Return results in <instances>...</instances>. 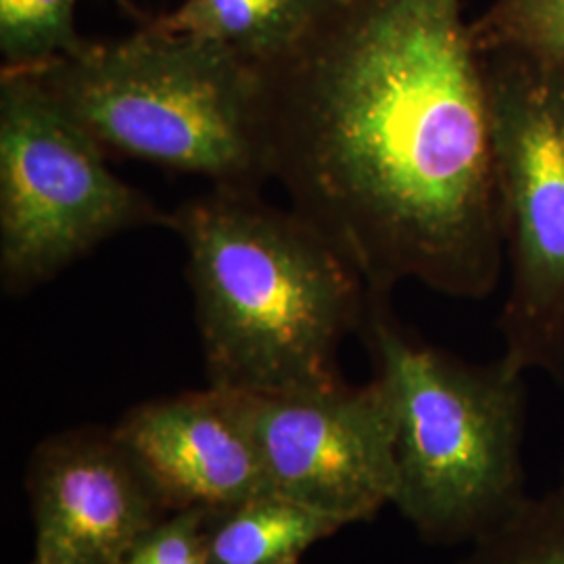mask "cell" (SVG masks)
Returning <instances> with one entry per match:
<instances>
[{"label": "cell", "mask_w": 564, "mask_h": 564, "mask_svg": "<svg viewBox=\"0 0 564 564\" xmlns=\"http://www.w3.org/2000/svg\"><path fill=\"white\" fill-rule=\"evenodd\" d=\"M260 76L270 181L362 276L489 297L505 274L487 72L464 0H333Z\"/></svg>", "instance_id": "6da1fadb"}, {"label": "cell", "mask_w": 564, "mask_h": 564, "mask_svg": "<svg viewBox=\"0 0 564 564\" xmlns=\"http://www.w3.org/2000/svg\"><path fill=\"white\" fill-rule=\"evenodd\" d=\"M212 387L282 393L341 381L337 351L368 291L341 251L260 191L212 186L170 212Z\"/></svg>", "instance_id": "7a4b0ae2"}, {"label": "cell", "mask_w": 564, "mask_h": 564, "mask_svg": "<svg viewBox=\"0 0 564 564\" xmlns=\"http://www.w3.org/2000/svg\"><path fill=\"white\" fill-rule=\"evenodd\" d=\"M102 151L199 176L220 188L262 191L260 76L220 44L153 20L113 41L23 67Z\"/></svg>", "instance_id": "3957f363"}, {"label": "cell", "mask_w": 564, "mask_h": 564, "mask_svg": "<svg viewBox=\"0 0 564 564\" xmlns=\"http://www.w3.org/2000/svg\"><path fill=\"white\" fill-rule=\"evenodd\" d=\"M400 412L393 505L431 545L473 544L524 498L523 370L500 356L466 362L416 339L370 297L360 326Z\"/></svg>", "instance_id": "277c9868"}, {"label": "cell", "mask_w": 564, "mask_h": 564, "mask_svg": "<svg viewBox=\"0 0 564 564\" xmlns=\"http://www.w3.org/2000/svg\"><path fill=\"white\" fill-rule=\"evenodd\" d=\"M170 212L109 167L107 153L20 69H0V281L25 293Z\"/></svg>", "instance_id": "5b68a950"}, {"label": "cell", "mask_w": 564, "mask_h": 564, "mask_svg": "<svg viewBox=\"0 0 564 564\" xmlns=\"http://www.w3.org/2000/svg\"><path fill=\"white\" fill-rule=\"evenodd\" d=\"M484 57L508 268L502 356L564 381V78L514 55Z\"/></svg>", "instance_id": "8992f818"}, {"label": "cell", "mask_w": 564, "mask_h": 564, "mask_svg": "<svg viewBox=\"0 0 564 564\" xmlns=\"http://www.w3.org/2000/svg\"><path fill=\"white\" fill-rule=\"evenodd\" d=\"M272 491L343 524L375 519L398 491L400 412L379 375L282 393H239Z\"/></svg>", "instance_id": "52a82bcc"}, {"label": "cell", "mask_w": 564, "mask_h": 564, "mask_svg": "<svg viewBox=\"0 0 564 564\" xmlns=\"http://www.w3.org/2000/svg\"><path fill=\"white\" fill-rule=\"evenodd\" d=\"M36 547L74 564H121L170 514L113 431H69L36 449L28 470Z\"/></svg>", "instance_id": "ba28073f"}, {"label": "cell", "mask_w": 564, "mask_h": 564, "mask_svg": "<svg viewBox=\"0 0 564 564\" xmlns=\"http://www.w3.org/2000/svg\"><path fill=\"white\" fill-rule=\"evenodd\" d=\"M170 512H223L272 491L241 395L220 387L139 403L113 429Z\"/></svg>", "instance_id": "9c48e42d"}, {"label": "cell", "mask_w": 564, "mask_h": 564, "mask_svg": "<svg viewBox=\"0 0 564 564\" xmlns=\"http://www.w3.org/2000/svg\"><path fill=\"white\" fill-rule=\"evenodd\" d=\"M330 4L333 0H181L153 21L260 65L302 41Z\"/></svg>", "instance_id": "30bf717a"}, {"label": "cell", "mask_w": 564, "mask_h": 564, "mask_svg": "<svg viewBox=\"0 0 564 564\" xmlns=\"http://www.w3.org/2000/svg\"><path fill=\"white\" fill-rule=\"evenodd\" d=\"M343 529L323 512L276 491L207 519V564H284Z\"/></svg>", "instance_id": "8fae6325"}, {"label": "cell", "mask_w": 564, "mask_h": 564, "mask_svg": "<svg viewBox=\"0 0 564 564\" xmlns=\"http://www.w3.org/2000/svg\"><path fill=\"white\" fill-rule=\"evenodd\" d=\"M452 564H564V466L545 491L529 494Z\"/></svg>", "instance_id": "7c38bea8"}, {"label": "cell", "mask_w": 564, "mask_h": 564, "mask_svg": "<svg viewBox=\"0 0 564 564\" xmlns=\"http://www.w3.org/2000/svg\"><path fill=\"white\" fill-rule=\"evenodd\" d=\"M470 25L484 55H514L564 78V0H487Z\"/></svg>", "instance_id": "4fadbf2b"}, {"label": "cell", "mask_w": 564, "mask_h": 564, "mask_svg": "<svg viewBox=\"0 0 564 564\" xmlns=\"http://www.w3.org/2000/svg\"><path fill=\"white\" fill-rule=\"evenodd\" d=\"M78 0H0L2 69L57 59L80 46Z\"/></svg>", "instance_id": "5bb4252c"}, {"label": "cell", "mask_w": 564, "mask_h": 564, "mask_svg": "<svg viewBox=\"0 0 564 564\" xmlns=\"http://www.w3.org/2000/svg\"><path fill=\"white\" fill-rule=\"evenodd\" d=\"M207 519L203 508L170 512L132 545L121 564H207Z\"/></svg>", "instance_id": "9a60e30c"}, {"label": "cell", "mask_w": 564, "mask_h": 564, "mask_svg": "<svg viewBox=\"0 0 564 564\" xmlns=\"http://www.w3.org/2000/svg\"><path fill=\"white\" fill-rule=\"evenodd\" d=\"M30 564H74L72 561H67L65 556H61L57 552H51V550H44V547H36V556Z\"/></svg>", "instance_id": "2e32d148"}, {"label": "cell", "mask_w": 564, "mask_h": 564, "mask_svg": "<svg viewBox=\"0 0 564 564\" xmlns=\"http://www.w3.org/2000/svg\"><path fill=\"white\" fill-rule=\"evenodd\" d=\"M284 564H300V561H291V563H284Z\"/></svg>", "instance_id": "e0dca14e"}]
</instances>
